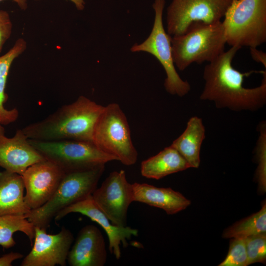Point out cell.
<instances>
[{"instance_id": "1", "label": "cell", "mask_w": 266, "mask_h": 266, "mask_svg": "<svg viewBox=\"0 0 266 266\" xmlns=\"http://www.w3.org/2000/svg\"><path fill=\"white\" fill-rule=\"evenodd\" d=\"M241 48L231 46L214 61L204 66V85L200 98L213 101L218 108H228L234 111H257L266 103V72L259 86L248 88L243 85L244 79L254 72H241L233 65V59Z\"/></svg>"}, {"instance_id": "2", "label": "cell", "mask_w": 266, "mask_h": 266, "mask_svg": "<svg viewBox=\"0 0 266 266\" xmlns=\"http://www.w3.org/2000/svg\"><path fill=\"white\" fill-rule=\"evenodd\" d=\"M104 107L80 96L73 102L63 105L45 118L21 129L30 139L93 142L94 128Z\"/></svg>"}, {"instance_id": "3", "label": "cell", "mask_w": 266, "mask_h": 266, "mask_svg": "<svg viewBox=\"0 0 266 266\" xmlns=\"http://www.w3.org/2000/svg\"><path fill=\"white\" fill-rule=\"evenodd\" d=\"M227 44L222 21L196 22L183 34L171 36L174 65L183 71L193 63H210L225 51Z\"/></svg>"}, {"instance_id": "4", "label": "cell", "mask_w": 266, "mask_h": 266, "mask_svg": "<svg viewBox=\"0 0 266 266\" xmlns=\"http://www.w3.org/2000/svg\"><path fill=\"white\" fill-rule=\"evenodd\" d=\"M105 165L66 173L52 197L41 206L31 210L25 216L34 227L47 229L62 210L92 195L104 171Z\"/></svg>"}, {"instance_id": "5", "label": "cell", "mask_w": 266, "mask_h": 266, "mask_svg": "<svg viewBox=\"0 0 266 266\" xmlns=\"http://www.w3.org/2000/svg\"><path fill=\"white\" fill-rule=\"evenodd\" d=\"M222 22L227 44L256 47L266 41V0H233Z\"/></svg>"}, {"instance_id": "6", "label": "cell", "mask_w": 266, "mask_h": 266, "mask_svg": "<svg viewBox=\"0 0 266 266\" xmlns=\"http://www.w3.org/2000/svg\"><path fill=\"white\" fill-rule=\"evenodd\" d=\"M93 143L124 165H133L137 160L127 117L118 103L104 107L94 128Z\"/></svg>"}, {"instance_id": "7", "label": "cell", "mask_w": 266, "mask_h": 266, "mask_svg": "<svg viewBox=\"0 0 266 266\" xmlns=\"http://www.w3.org/2000/svg\"><path fill=\"white\" fill-rule=\"evenodd\" d=\"M30 143L44 157L64 173L83 171L116 161L91 142L76 140L40 141L29 139Z\"/></svg>"}, {"instance_id": "8", "label": "cell", "mask_w": 266, "mask_h": 266, "mask_svg": "<svg viewBox=\"0 0 266 266\" xmlns=\"http://www.w3.org/2000/svg\"><path fill=\"white\" fill-rule=\"evenodd\" d=\"M165 0H155L153 4L155 19L152 31L148 38L140 44H135L131 49L133 52L144 51L153 55L163 66L166 75L164 87L169 94L183 97L191 90L187 81L178 74L172 58L171 36L165 30L163 13Z\"/></svg>"}, {"instance_id": "9", "label": "cell", "mask_w": 266, "mask_h": 266, "mask_svg": "<svg viewBox=\"0 0 266 266\" xmlns=\"http://www.w3.org/2000/svg\"><path fill=\"white\" fill-rule=\"evenodd\" d=\"M233 0H172L167 9V32L184 33L193 23L221 22Z\"/></svg>"}, {"instance_id": "10", "label": "cell", "mask_w": 266, "mask_h": 266, "mask_svg": "<svg viewBox=\"0 0 266 266\" xmlns=\"http://www.w3.org/2000/svg\"><path fill=\"white\" fill-rule=\"evenodd\" d=\"M92 197L113 225L127 226L128 210L133 200L132 184L124 170L111 172Z\"/></svg>"}, {"instance_id": "11", "label": "cell", "mask_w": 266, "mask_h": 266, "mask_svg": "<svg viewBox=\"0 0 266 266\" xmlns=\"http://www.w3.org/2000/svg\"><path fill=\"white\" fill-rule=\"evenodd\" d=\"M74 240L70 230L62 227L51 234L46 229L34 227L33 247L21 262V266H66L67 256Z\"/></svg>"}, {"instance_id": "12", "label": "cell", "mask_w": 266, "mask_h": 266, "mask_svg": "<svg viewBox=\"0 0 266 266\" xmlns=\"http://www.w3.org/2000/svg\"><path fill=\"white\" fill-rule=\"evenodd\" d=\"M65 173L53 163L44 160L29 166L21 175L26 190L25 200L31 209L45 204L55 192Z\"/></svg>"}, {"instance_id": "13", "label": "cell", "mask_w": 266, "mask_h": 266, "mask_svg": "<svg viewBox=\"0 0 266 266\" xmlns=\"http://www.w3.org/2000/svg\"><path fill=\"white\" fill-rule=\"evenodd\" d=\"M78 213L84 215L99 224L107 233L109 241V250L116 259L121 257L120 245L128 246V240L138 235V230L130 227H118L113 225L107 217L99 208L92 195L71 204L59 212L55 217L59 221L67 214Z\"/></svg>"}, {"instance_id": "14", "label": "cell", "mask_w": 266, "mask_h": 266, "mask_svg": "<svg viewBox=\"0 0 266 266\" xmlns=\"http://www.w3.org/2000/svg\"><path fill=\"white\" fill-rule=\"evenodd\" d=\"M106 260L105 241L100 231L93 225L83 227L70 249L68 264L70 266H103Z\"/></svg>"}, {"instance_id": "15", "label": "cell", "mask_w": 266, "mask_h": 266, "mask_svg": "<svg viewBox=\"0 0 266 266\" xmlns=\"http://www.w3.org/2000/svg\"><path fill=\"white\" fill-rule=\"evenodd\" d=\"M44 160L22 129L11 137L0 136V167L5 170L22 175L29 166Z\"/></svg>"}, {"instance_id": "16", "label": "cell", "mask_w": 266, "mask_h": 266, "mask_svg": "<svg viewBox=\"0 0 266 266\" xmlns=\"http://www.w3.org/2000/svg\"><path fill=\"white\" fill-rule=\"evenodd\" d=\"M133 200L158 207L172 215L185 209L191 204L182 194L170 188H159L147 183L132 184Z\"/></svg>"}, {"instance_id": "17", "label": "cell", "mask_w": 266, "mask_h": 266, "mask_svg": "<svg viewBox=\"0 0 266 266\" xmlns=\"http://www.w3.org/2000/svg\"><path fill=\"white\" fill-rule=\"evenodd\" d=\"M24 190L21 175L6 170L0 172V215H26L31 211Z\"/></svg>"}, {"instance_id": "18", "label": "cell", "mask_w": 266, "mask_h": 266, "mask_svg": "<svg viewBox=\"0 0 266 266\" xmlns=\"http://www.w3.org/2000/svg\"><path fill=\"white\" fill-rule=\"evenodd\" d=\"M190 168L184 158L174 148L166 147L157 154L142 162L141 175L158 180L171 174Z\"/></svg>"}, {"instance_id": "19", "label": "cell", "mask_w": 266, "mask_h": 266, "mask_svg": "<svg viewBox=\"0 0 266 266\" xmlns=\"http://www.w3.org/2000/svg\"><path fill=\"white\" fill-rule=\"evenodd\" d=\"M205 132L202 119L192 117L187 122L184 131L170 145L184 158L190 168H198L200 166V149L205 137Z\"/></svg>"}, {"instance_id": "20", "label": "cell", "mask_w": 266, "mask_h": 266, "mask_svg": "<svg viewBox=\"0 0 266 266\" xmlns=\"http://www.w3.org/2000/svg\"><path fill=\"white\" fill-rule=\"evenodd\" d=\"M26 47V41L23 38H19L6 53L0 56V124L3 126L15 122L19 117L17 109H8L4 107V103L7 99L5 88L12 63L25 51Z\"/></svg>"}, {"instance_id": "21", "label": "cell", "mask_w": 266, "mask_h": 266, "mask_svg": "<svg viewBox=\"0 0 266 266\" xmlns=\"http://www.w3.org/2000/svg\"><path fill=\"white\" fill-rule=\"evenodd\" d=\"M17 232L24 233L32 245L34 236V226L25 215H0V246L8 249L16 245L13 234Z\"/></svg>"}, {"instance_id": "22", "label": "cell", "mask_w": 266, "mask_h": 266, "mask_svg": "<svg viewBox=\"0 0 266 266\" xmlns=\"http://www.w3.org/2000/svg\"><path fill=\"white\" fill-rule=\"evenodd\" d=\"M266 232V204H263L258 212L239 221L226 229L224 238H246Z\"/></svg>"}, {"instance_id": "23", "label": "cell", "mask_w": 266, "mask_h": 266, "mask_svg": "<svg viewBox=\"0 0 266 266\" xmlns=\"http://www.w3.org/2000/svg\"><path fill=\"white\" fill-rule=\"evenodd\" d=\"M259 136L257 140L255 153L258 163L256 176L259 186L263 191L266 186V124L264 121L258 126Z\"/></svg>"}, {"instance_id": "24", "label": "cell", "mask_w": 266, "mask_h": 266, "mask_svg": "<svg viewBox=\"0 0 266 266\" xmlns=\"http://www.w3.org/2000/svg\"><path fill=\"white\" fill-rule=\"evenodd\" d=\"M228 254L219 266H248L245 238H232Z\"/></svg>"}, {"instance_id": "25", "label": "cell", "mask_w": 266, "mask_h": 266, "mask_svg": "<svg viewBox=\"0 0 266 266\" xmlns=\"http://www.w3.org/2000/svg\"><path fill=\"white\" fill-rule=\"evenodd\" d=\"M248 265L255 263H265L266 235L260 234L245 238Z\"/></svg>"}, {"instance_id": "26", "label": "cell", "mask_w": 266, "mask_h": 266, "mask_svg": "<svg viewBox=\"0 0 266 266\" xmlns=\"http://www.w3.org/2000/svg\"><path fill=\"white\" fill-rule=\"evenodd\" d=\"M12 28V24L8 13L0 10V53L3 46L10 37Z\"/></svg>"}, {"instance_id": "27", "label": "cell", "mask_w": 266, "mask_h": 266, "mask_svg": "<svg viewBox=\"0 0 266 266\" xmlns=\"http://www.w3.org/2000/svg\"><path fill=\"white\" fill-rule=\"evenodd\" d=\"M23 257L20 253L11 252L0 257V266H11L14 261Z\"/></svg>"}, {"instance_id": "28", "label": "cell", "mask_w": 266, "mask_h": 266, "mask_svg": "<svg viewBox=\"0 0 266 266\" xmlns=\"http://www.w3.org/2000/svg\"><path fill=\"white\" fill-rule=\"evenodd\" d=\"M250 53L252 59L256 62L261 63L266 68V53L256 47H250Z\"/></svg>"}, {"instance_id": "29", "label": "cell", "mask_w": 266, "mask_h": 266, "mask_svg": "<svg viewBox=\"0 0 266 266\" xmlns=\"http://www.w3.org/2000/svg\"><path fill=\"white\" fill-rule=\"evenodd\" d=\"M73 2L77 9L82 10L84 8V0H70Z\"/></svg>"}, {"instance_id": "30", "label": "cell", "mask_w": 266, "mask_h": 266, "mask_svg": "<svg viewBox=\"0 0 266 266\" xmlns=\"http://www.w3.org/2000/svg\"><path fill=\"white\" fill-rule=\"evenodd\" d=\"M3 0H0V1ZM15 1L20 7L22 9H25L27 7V0H13Z\"/></svg>"}, {"instance_id": "31", "label": "cell", "mask_w": 266, "mask_h": 266, "mask_svg": "<svg viewBox=\"0 0 266 266\" xmlns=\"http://www.w3.org/2000/svg\"><path fill=\"white\" fill-rule=\"evenodd\" d=\"M5 130L4 128L1 124H0V136L5 135Z\"/></svg>"}]
</instances>
